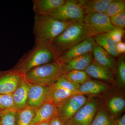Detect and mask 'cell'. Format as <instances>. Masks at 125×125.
<instances>
[{
	"label": "cell",
	"instance_id": "20",
	"mask_svg": "<svg viewBox=\"0 0 125 125\" xmlns=\"http://www.w3.org/2000/svg\"><path fill=\"white\" fill-rule=\"evenodd\" d=\"M51 86V89L48 102L52 103L57 107L71 96L78 94L77 92H72L64 89Z\"/></svg>",
	"mask_w": 125,
	"mask_h": 125
},
{
	"label": "cell",
	"instance_id": "34",
	"mask_svg": "<svg viewBox=\"0 0 125 125\" xmlns=\"http://www.w3.org/2000/svg\"><path fill=\"white\" fill-rule=\"evenodd\" d=\"M50 125H65L64 122L56 116L49 121Z\"/></svg>",
	"mask_w": 125,
	"mask_h": 125
},
{
	"label": "cell",
	"instance_id": "28",
	"mask_svg": "<svg viewBox=\"0 0 125 125\" xmlns=\"http://www.w3.org/2000/svg\"><path fill=\"white\" fill-rule=\"evenodd\" d=\"M125 10V0H113L108 7L105 14L111 18Z\"/></svg>",
	"mask_w": 125,
	"mask_h": 125
},
{
	"label": "cell",
	"instance_id": "26",
	"mask_svg": "<svg viewBox=\"0 0 125 125\" xmlns=\"http://www.w3.org/2000/svg\"><path fill=\"white\" fill-rule=\"evenodd\" d=\"M80 85L69 80L66 78L64 74H63L51 85L72 92H77Z\"/></svg>",
	"mask_w": 125,
	"mask_h": 125
},
{
	"label": "cell",
	"instance_id": "29",
	"mask_svg": "<svg viewBox=\"0 0 125 125\" xmlns=\"http://www.w3.org/2000/svg\"><path fill=\"white\" fill-rule=\"evenodd\" d=\"M17 111L13 109L2 111L0 125H16Z\"/></svg>",
	"mask_w": 125,
	"mask_h": 125
},
{
	"label": "cell",
	"instance_id": "13",
	"mask_svg": "<svg viewBox=\"0 0 125 125\" xmlns=\"http://www.w3.org/2000/svg\"><path fill=\"white\" fill-rule=\"evenodd\" d=\"M92 53L94 62L106 68L115 74L117 62L113 57L96 43L94 47Z\"/></svg>",
	"mask_w": 125,
	"mask_h": 125
},
{
	"label": "cell",
	"instance_id": "5",
	"mask_svg": "<svg viewBox=\"0 0 125 125\" xmlns=\"http://www.w3.org/2000/svg\"><path fill=\"white\" fill-rule=\"evenodd\" d=\"M85 15L81 0H66L64 4L49 15L67 22H83Z\"/></svg>",
	"mask_w": 125,
	"mask_h": 125
},
{
	"label": "cell",
	"instance_id": "36",
	"mask_svg": "<svg viewBox=\"0 0 125 125\" xmlns=\"http://www.w3.org/2000/svg\"><path fill=\"white\" fill-rule=\"evenodd\" d=\"M37 125H50L49 121H45L39 123Z\"/></svg>",
	"mask_w": 125,
	"mask_h": 125
},
{
	"label": "cell",
	"instance_id": "22",
	"mask_svg": "<svg viewBox=\"0 0 125 125\" xmlns=\"http://www.w3.org/2000/svg\"><path fill=\"white\" fill-rule=\"evenodd\" d=\"M37 108L27 106L17 111L16 125H30L33 119Z\"/></svg>",
	"mask_w": 125,
	"mask_h": 125
},
{
	"label": "cell",
	"instance_id": "9",
	"mask_svg": "<svg viewBox=\"0 0 125 125\" xmlns=\"http://www.w3.org/2000/svg\"><path fill=\"white\" fill-rule=\"evenodd\" d=\"M24 79V74L13 69L0 72V94H13Z\"/></svg>",
	"mask_w": 125,
	"mask_h": 125
},
{
	"label": "cell",
	"instance_id": "31",
	"mask_svg": "<svg viewBox=\"0 0 125 125\" xmlns=\"http://www.w3.org/2000/svg\"><path fill=\"white\" fill-rule=\"evenodd\" d=\"M125 32L124 29L118 27H115L111 31L106 34L114 42L117 43L121 42Z\"/></svg>",
	"mask_w": 125,
	"mask_h": 125
},
{
	"label": "cell",
	"instance_id": "12",
	"mask_svg": "<svg viewBox=\"0 0 125 125\" xmlns=\"http://www.w3.org/2000/svg\"><path fill=\"white\" fill-rule=\"evenodd\" d=\"M57 106L50 102H46L37 108L30 125H37L43 122L49 121L57 116Z\"/></svg>",
	"mask_w": 125,
	"mask_h": 125
},
{
	"label": "cell",
	"instance_id": "30",
	"mask_svg": "<svg viewBox=\"0 0 125 125\" xmlns=\"http://www.w3.org/2000/svg\"><path fill=\"white\" fill-rule=\"evenodd\" d=\"M13 109H15L12 94H0V110L5 111Z\"/></svg>",
	"mask_w": 125,
	"mask_h": 125
},
{
	"label": "cell",
	"instance_id": "11",
	"mask_svg": "<svg viewBox=\"0 0 125 125\" xmlns=\"http://www.w3.org/2000/svg\"><path fill=\"white\" fill-rule=\"evenodd\" d=\"M51 89V85L31 84L29 92L28 106L38 108L48 102Z\"/></svg>",
	"mask_w": 125,
	"mask_h": 125
},
{
	"label": "cell",
	"instance_id": "25",
	"mask_svg": "<svg viewBox=\"0 0 125 125\" xmlns=\"http://www.w3.org/2000/svg\"><path fill=\"white\" fill-rule=\"evenodd\" d=\"M64 75L69 80L80 85L85 83L89 79L88 75L84 70L72 71Z\"/></svg>",
	"mask_w": 125,
	"mask_h": 125
},
{
	"label": "cell",
	"instance_id": "19",
	"mask_svg": "<svg viewBox=\"0 0 125 125\" xmlns=\"http://www.w3.org/2000/svg\"><path fill=\"white\" fill-rule=\"evenodd\" d=\"M113 0H81L85 15L91 13H105Z\"/></svg>",
	"mask_w": 125,
	"mask_h": 125
},
{
	"label": "cell",
	"instance_id": "15",
	"mask_svg": "<svg viewBox=\"0 0 125 125\" xmlns=\"http://www.w3.org/2000/svg\"><path fill=\"white\" fill-rule=\"evenodd\" d=\"M92 52L72 58L63 64L64 74L73 70H84L93 62Z\"/></svg>",
	"mask_w": 125,
	"mask_h": 125
},
{
	"label": "cell",
	"instance_id": "7",
	"mask_svg": "<svg viewBox=\"0 0 125 125\" xmlns=\"http://www.w3.org/2000/svg\"><path fill=\"white\" fill-rule=\"evenodd\" d=\"M83 94H77L71 96L57 107V116L64 122L72 118L81 108L87 102Z\"/></svg>",
	"mask_w": 125,
	"mask_h": 125
},
{
	"label": "cell",
	"instance_id": "14",
	"mask_svg": "<svg viewBox=\"0 0 125 125\" xmlns=\"http://www.w3.org/2000/svg\"><path fill=\"white\" fill-rule=\"evenodd\" d=\"M66 0H33V10L35 15H49L64 4Z\"/></svg>",
	"mask_w": 125,
	"mask_h": 125
},
{
	"label": "cell",
	"instance_id": "17",
	"mask_svg": "<svg viewBox=\"0 0 125 125\" xmlns=\"http://www.w3.org/2000/svg\"><path fill=\"white\" fill-rule=\"evenodd\" d=\"M85 71L88 76L94 79L109 83L115 81L114 74L112 72L94 61Z\"/></svg>",
	"mask_w": 125,
	"mask_h": 125
},
{
	"label": "cell",
	"instance_id": "18",
	"mask_svg": "<svg viewBox=\"0 0 125 125\" xmlns=\"http://www.w3.org/2000/svg\"><path fill=\"white\" fill-rule=\"evenodd\" d=\"M106 84L98 81L89 79L81 84L77 92L78 94H101L108 89Z\"/></svg>",
	"mask_w": 125,
	"mask_h": 125
},
{
	"label": "cell",
	"instance_id": "16",
	"mask_svg": "<svg viewBox=\"0 0 125 125\" xmlns=\"http://www.w3.org/2000/svg\"><path fill=\"white\" fill-rule=\"evenodd\" d=\"M31 84L25 79L12 94L15 108L16 110H21L28 106L29 92Z\"/></svg>",
	"mask_w": 125,
	"mask_h": 125
},
{
	"label": "cell",
	"instance_id": "32",
	"mask_svg": "<svg viewBox=\"0 0 125 125\" xmlns=\"http://www.w3.org/2000/svg\"><path fill=\"white\" fill-rule=\"evenodd\" d=\"M112 24L115 27L124 29L125 27V10L110 18Z\"/></svg>",
	"mask_w": 125,
	"mask_h": 125
},
{
	"label": "cell",
	"instance_id": "37",
	"mask_svg": "<svg viewBox=\"0 0 125 125\" xmlns=\"http://www.w3.org/2000/svg\"><path fill=\"white\" fill-rule=\"evenodd\" d=\"M2 111H1L0 110V120L1 118V114H2Z\"/></svg>",
	"mask_w": 125,
	"mask_h": 125
},
{
	"label": "cell",
	"instance_id": "6",
	"mask_svg": "<svg viewBox=\"0 0 125 125\" xmlns=\"http://www.w3.org/2000/svg\"><path fill=\"white\" fill-rule=\"evenodd\" d=\"M83 23L87 30L89 37H94L99 34L107 33L115 27L112 24L110 18L105 13L85 15Z\"/></svg>",
	"mask_w": 125,
	"mask_h": 125
},
{
	"label": "cell",
	"instance_id": "2",
	"mask_svg": "<svg viewBox=\"0 0 125 125\" xmlns=\"http://www.w3.org/2000/svg\"><path fill=\"white\" fill-rule=\"evenodd\" d=\"M73 23L61 21L49 15H35L33 28L35 43L51 44Z\"/></svg>",
	"mask_w": 125,
	"mask_h": 125
},
{
	"label": "cell",
	"instance_id": "3",
	"mask_svg": "<svg viewBox=\"0 0 125 125\" xmlns=\"http://www.w3.org/2000/svg\"><path fill=\"white\" fill-rule=\"evenodd\" d=\"M63 74V64L57 60L34 68L25 74L24 77L32 84L51 85Z\"/></svg>",
	"mask_w": 125,
	"mask_h": 125
},
{
	"label": "cell",
	"instance_id": "33",
	"mask_svg": "<svg viewBox=\"0 0 125 125\" xmlns=\"http://www.w3.org/2000/svg\"><path fill=\"white\" fill-rule=\"evenodd\" d=\"M115 50L119 55L123 54L125 52V44L122 42L116 43L115 45Z\"/></svg>",
	"mask_w": 125,
	"mask_h": 125
},
{
	"label": "cell",
	"instance_id": "35",
	"mask_svg": "<svg viewBox=\"0 0 125 125\" xmlns=\"http://www.w3.org/2000/svg\"><path fill=\"white\" fill-rule=\"evenodd\" d=\"M112 125H125V114L119 119L113 121Z\"/></svg>",
	"mask_w": 125,
	"mask_h": 125
},
{
	"label": "cell",
	"instance_id": "23",
	"mask_svg": "<svg viewBox=\"0 0 125 125\" xmlns=\"http://www.w3.org/2000/svg\"><path fill=\"white\" fill-rule=\"evenodd\" d=\"M115 79L120 87L125 88V59L124 55L119 57L117 62Z\"/></svg>",
	"mask_w": 125,
	"mask_h": 125
},
{
	"label": "cell",
	"instance_id": "24",
	"mask_svg": "<svg viewBox=\"0 0 125 125\" xmlns=\"http://www.w3.org/2000/svg\"><path fill=\"white\" fill-rule=\"evenodd\" d=\"M108 104L109 111L112 114L117 115L125 108V100L121 96H114L109 99Z\"/></svg>",
	"mask_w": 125,
	"mask_h": 125
},
{
	"label": "cell",
	"instance_id": "8",
	"mask_svg": "<svg viewBox=\"0 0 125 125\" xmlns=\"http://www.w3.org/2000/svg\"><path fill=\"white\" fill-rule=\"evenodd\" d=\"M98 109V104L94 100L87 102L69 120L65 125H90Z\"/></svg>",
	"mask_w": 125,
	"mask_h": 125
},
{
	"label": "cell",
	"instance_id": "1",
	"mask_svg": "<svg viewBox=\"0 0 125 125\" xmlns=\"http://www.w3.org/2000/svg\"><path fill=\"white\" fill-rule=\"evenodd\" d=\"M60 55L51 44L35 43L12 69L25 74L34 68L58 60Z\"/></svg>",
	"mask_w": 125,
	"mask_h": 125
},
{
	"label": "cell",
	"instance_id": "27",
	"mask_svg": "<svg viewBox=\"0 0 125 125\" xmlns=\"http://www.w3.org/2000/svg\"><path fill=\"white\" fill-rule=\"evenodd\" d=\"M113 121L104 109L98 110L90 125H112Z\"/></svg>",
	"mask_w": 125,
	"mask_h": 125
},
{
	"label": "cell",
	"instance_id": "21",
	"mask_svg": "<svg viewBox=\"0 0 125 125\" xmlns=\"http://www.w3.org/2000/svg\"><path fill=\"white\" fill-rule=\"evenodd\" d=\"M95 42L112 57L119 56L115 50L116 43L108 37L106 33L99 34L94 37Z\"/></svg>",
	"mask_w": 125,
	"mask_h": 125
},
{
	"label": "cell",
	"instance_id": "10",
	"mask_svg": "<svg viewBox=\"0 0 125 125\" xmlns=\"http://www.w3.org/2000/svg\"><path fill=\"white\" fill-rule=\"evenodd\" d=\"M96 43L94 37H88L83 42L62 53L58 60L64 64L74 57L92 52Z\"/></svg>",
	"mask_w": 125,
	"mask_h": 125
},
{
	"label": "cell",
	"instance_id": "4",
	"mask_svg": "<svg viewBox=\"0 0 125 125\" xmlns=\"http://www.w3.org/2000/svg\"><path fill=\"white\" fill-rule=\"evenodd\" d=\"M88 37V31L83 22H74L56 38L51 45L61 55Z\"/></svg>",
	"mask_w": 125,
	"mask_h": 125
}]
</instances>
